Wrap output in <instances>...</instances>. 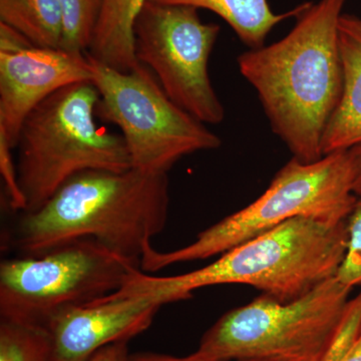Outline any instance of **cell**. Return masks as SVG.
I'll return each mask as SVG.
<instances>
[{"label": "cell", "instance_id": "ffe728a7", "mask_svg": "<svg viewBox=\"0 0 361 361\" xmlns=\"http://www.w3.org/2000/svg\"><path fill=\"white\" fill-rule=\"evenodd\" d=\"M129 341L115 342L97 350L89 361H129Z\"/></svg>", "mask_w": 361, "mask_h": 361}, {"label": "cell", "instance_id": "6da1fadb", "mask_svg": "<svg viewBox=\"0 0 361 361\" xmlns=\"http://www.w3.org/2000/svg\"><path fill=\"white\" fill-rule=\"evenodd\" d=\"M346 2H310L283 39L237 59L273 133L304 163L322 158L323 135L341 101L338 25Z\"/></svg>", "mask_w": 361, "mask_h": 361}, {"label": "cell", "instance_id": "ba28073f", "mask_svg": "<svg viewBox=\"0 0 361 361\" xmlns=\"http://www.w3.org/2000/svg\"><path fill=\"white\" fill-rule=\"evenodd\" d=\"M87 56L97 118L120 129L132 168L168 173L184 157L220 148V137L176 104L147 66L120 71Z\"/></svg>", "mask_w": 361, "mask_h": 361}, {"label": "cell", "instance_id": "30bf717a", "mask_svg": "<svg viewBox=\"0 0 361 361\" xmlns=\"http://www.w3.org/2000/svg\"><path fill=\"white\" fill-rule=\"evenodd\" d=\"M92 77L87 52L35 45L0 51V135L16 149L21 126L35 106L61 87Z\"/></svg>", "mask_w": 361, "mask_h": 361}, {"label": "cell", "instance_id": "9c48e42d", "mask_svg": "<svg viewBox=\"0 0 361 361\" xmlns=\"http://www.w3.org/2000/svg\"><path fill=\"white\" fill-rule=\"evenodd\" d=\"M135 58L176 104L205 125H219L225 109L209 75L220 26L204 23L193 6L149 0L135 20Z\"/></svg>", "mask_w": 361, "mask_h": 361}, {"label": "cell", "instance_id": "7402d4cb", "mask_svg": "<svg viewBox=\"0 0 361 361\" xmlns=\"http://www.w3.org/2000/svg\"><path fill=\"white\" fill-rule=\"evenodd\" d=\"M353 175V191L361 198V142L348 151Z\"/></svg>", "mask_w": 361, "mask_h": 361}, {"label": "cell", "instance_id": "8992f818", "mask_svg": "<svg viewBox=\"0 0 361 361\" xmlns=\"http://www.w3.org/2000/svg\"><path fill=\"white\" fill-rule=\"evenodd\" d=\"M351 290L334 276L287 302L262 294L221 316L194 355L221 361H326Z\"/></svg>", "mask_w": 361, "mask_h": 361}, {"label": "cell", "instance_id": "ac0fdd59", "mask_svg": "<svg viewBox=\"0 0 361 361\" xmlns=\"http://www.w3.org/2000/svg\"><path fill=\"white\" fill-rule=\"evenodd\" d=\"M348 243L336 276L344 286H361V198L356 199L348 221Z\"/></svg>", "mask_w": 361, "mask_h": 361}, {"label": "cell", "instance_id": "9a60e30c", "mask_svg": "<svg viewBox=\"0 0 361 361\" xmlns=\"http://www.w3.org/2000/svg\"><path fill=\"white\" fill-rule=\"evenodd\" d=\"M0 20L35 47L61 49L63 21L59 0H0Z\"/></svg>", "mask_w": 361, "mask_h": 361}, {"label": "cell", "instance_id": "5bb4252c", "mask_svg": "<svg viewBox=\"0 0 361 361\" xmlns=\"http://www.w3.org/2000/svg\"><path fill=\"white\" fill-rule=\"evenodd\" d=\"M164 4L193 6L207 9L231 26L239 39L249 49L264 47L268 35L285 20L297 18L308 2L283 13H273L269 0H152Z\"/></svg>", "mask_w": 361, "mask_h": 361}, {"label": "cell", "instance_id": "2e32d148", "mask_svg": "<svg viewBox=\"0 0 361 361\" xmlns=\"http://www.w3.org/2000/svg\"><path fill=\"white\" fill-rule=\"evenodd\" d=\"M0 361H52L49 330L0 319Z\"/></svg>", "mask_w": 361, "mask_h": 361}, {"label": "cell", "instance_id": "44dd1931", "mask_svg": "<svg viewBox=\"0 0 361 361\" xmlns=\"http://www.w3.org/2000/svg\"><path fill=\"white\" fill-rule=\"evenodd\" d=\"M129 361H221L205 360V358L199 357L194 353L187 356H175L166 355V353H137L130 355ZM238 361V360H232Z\"/></svg>", "mask_w": 361, "mask_h": 361}, {"label": "cell", "instance_id": "52a82bcc", "mask_svg": "<svg viewBox=\"0 0 361 361\" xmlns=\"http://www.w3.org/2000/svg\"><path fill=\"white\" fill-rule=\"evenodd\" d=\"M137 268L90 239L6 259L0 264V319L47 330L63 311L120 290Z\"/></svg>", "mask_w": 361, "mask_h": 361}, {"label": "cell", "instance_id": "3957f363", "mask_svg": "<svg viewBox=\"0 0 361 361\" xmlns=\"http://www.w3.org/2000/svg\"><path fill=\"white\" fill-rule=\"evenodd\" d=\"M346 221L295 218L191 272L157 276L137 268L116 293L146 295L166 305L191 298L205 287L242 284L287 302L336 276L348 243Z\"/></svg>", "mask_w": 361, "mask_h": 361}, {"label": "cell", "instance_id": "7a4b0ae2", "mask_svg": "<svg viewBox=\"0 0 361 361\" xmlns=\"http://www.w3.org/2000/svg\"><path fill=\"white\" fill-rule=\"evenodd\" d=\"M169 205L168 173L85 171L39 210L21 213L11 243L20 256H37L90 239L141 265L152 238L167 225Z\"/></svg>", "mask_w": 361, "mask_h": 361}, {"label": "cell", "instance_id": "e0dca14e", "mask_svg": "<svg viewBox=\"0 0 361 361\" xmlns=\"http://www.w3.org/2000/svg\"><path fill=\"white\" fill-rule=\"evenodd\" d=\"M59 1L63 21L61 49L73 52H87L99 18L101 0Z\"/></svg>", "mask_w": 361, "mask_h": 361}, {"label": "cell", "instance_id": "8fae6325", "mask_svg": "<svg viewBox=\"0 0 361 361\" xmlns=\"http://www.w3.org/2000/svg\"><path fill=\"white\" fill-rule=\"evenodd\" d=\"M161 306L152 297L115 292L63 311L47 327L52 361H89L109 344L130 341L151 326Z\"/></svg>", "mask_w": 361, "mask_h": 361}, {"label": "cell", "instance_id": "7c38bea8", "mask_svg": "<svg viewBox=\"0 0 361 361\" xmlns=\"http://www.w3.org/2000/svg\"><path fill=\"white\" fill-rule=\"evenodd\" d=\"M338 35L343 87L323 135V156L348 151L361 142V18L342 14Z\"/></svg>", "mask_w": 361, "mask_h": 361}, {"label": "cell", "instance_id": "4fadbf2b", "mask_svg": "<svg viewBox=\"0 0 361 361\" xmlns=\"http://www.w3.org/2000/svg\"><path fill=\"white\" fill-rule=\"evenodd\" d=\"M149 0H101L89 51L92 59L120 71L140 66L135 54L134 27Z\"/></svg>", "mask_w": 361, "mask_h": 361}, {"label": "cell", "instance_id": "603a6c76", "mask_svg": "<svg viewBox=\"0 0 361 361\" xmlns=\"http://www.w3.org/2000/svg\"><path fill=\"white\" fill-rule=\"evenodd\" d=\"M339 361H361V329L353 345Z\"/></svg>", "mask_w": 361, "mask_h": 361}, {"label": "cell", "instance_id": "d6986e66", "mask_svg": "<svg viewBox=\"0 0 361 361\" xmlns=\"http://www.w3.org/2000/svg\"><path fill=\"white\" fill-rule=\"evenodd\" d=\"M13 147L6 141V137L0 135V174L6 187V193L8 204L13 211L25 212V199L18 184L16 163H14Z\"/></svg>", "mask_w": 361, "mask_h": 361}, {"label": "cell", "instance_id": "5b68a950", "mask_svg": "<svg viewBox=\"0 0 361 361\" xmlns=\"http://www.w3.org/2000/svg\"><path fill=\"white\" fill-rule=\"evenodd\" d=\"M356 199L348 151L311 163L293 158L278 171L264 193L245 208L207 228L182 248L160 252L149 245L140 267L152 274L178 263L215 257L295 218L344 222Z\"/></svg>", "mask_w": 361, "mask_h": 361}, {"label": "cell", "instance_id": "277c9868", "mask_svg": "<svg viewBox=\"0 0 361 361\" xmlns=\"http://www.w3.org/2000/svg\"><path fill=\"white\" fill-rule=\"evenodd\" d=\"M99 94L92 82L61 87L26 116L18 135V184L25 212L39 210L71 178L85 171L132 168L121 135L99 127Z\"/></svg>", "mask_w": 361, "mask_h": 361}]
</instances>
